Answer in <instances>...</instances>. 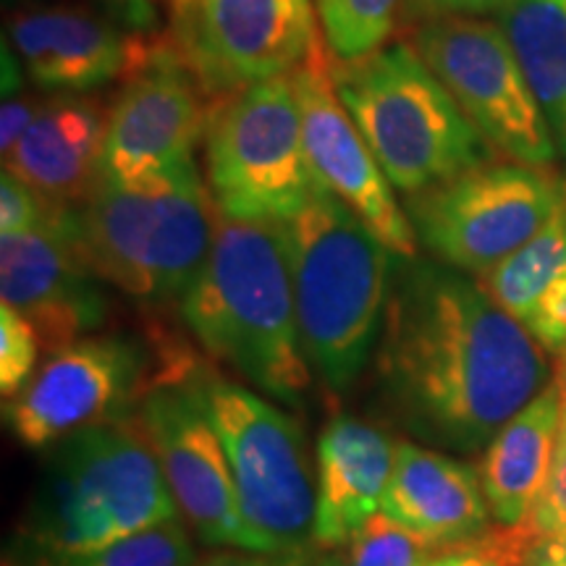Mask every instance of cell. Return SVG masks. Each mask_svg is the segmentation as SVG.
Wrapping results in <instances>:
<instances>
[{"label":"cell","instance_id":"obj_35","mask_svg":"<svg viewBox=\"0 0 566 566\" xmlns=\"http://www.w3.org/2000/svg\"><path fill=\"white\" fill-rule=\"evenodd\" d=\"M118 27L129 32H153L158 27L155 0H101Z\"/></svg>","mask_w":566,"mask_h":566},{"label":"cell","instance_id":"obj_19","mask_svg":"<svg viewBox=\"0 0 566 566\" xmlns=\"http://www.w3.org/2000/svg\"><path fill=\"white\" fill-rule=\"evenodd\" d=\"M396 446L384 430L338 415L323 428L315 451L313 546L334 551L380 514Z\"/></svg>","mask_w":566,"mask_h":566},{"label":"cell","instance_id":"obj_11","mask_svg":"<svg viewBox=\"0 0 566 566\" xmlns=\"http://www.w3.org/2000/svg\"><path fill=\"white\" fill-rule=\"evenodd\" d=\"M195 363L189 354L166 352L137 417L197 537L205 546L250 551L229 457L192 380Z\"/></svg>","mask_w":566,"mask_h":566},{"label":"cell","instance_id":"obj_16","mask_svg":"<svg viewBox=\"0 0 566 566\" xmlns=\"http://www.w3.org/2000/svg\"><path fill=\"white\" fill-rule=\"evenodd\" d=\"M304 147L321 187L336 195L396 258H417V237L394 197V184L338 101L323 51L292 71Z\"/></svg>","mask_w":566,"mask_h":566},{"label":"cell","instance_id":"obj_17","mask_svg":"<svg viewBox=\"0 0 566 566\" xmlns=\"http://www.w3.org/2000/svg\"><path fill=\"white\" fill-rule=\"evenodd\" d=\"M9 42L40 90L74 95L129 76L150 53L124 27L76 6H34L9 21Z\"/></svg>","mask_w":566,"mask_h":566},{"label":"cell","instance_id":"obj_28","mask_svg":"<svg viewBox=\"0 0 566 566\" xmlns=\"http://www.w3.org/2000/svg\"><path fill=\"white\" fill-rule=\"evenodd\" d=\"M530 543L527 527L495 525L472 541L436 548L424 566H525Z\"/></svg>","mask_w":566,"mask_h":566},{"label":"cell","instance_id":"obj_5","mask_svg":"<svg viewBox=\"0 0 566 566\" xmlns=\"http://www.w3.org/2000/svg\"><path fill=\"white\" fill-rule=\"evenodd\" d=\"M218 212L197 163L145 181L97 179L74 208L76 244L105 283L150 307L181 302L208 260Z\"/></svg>","mask_w":566,"mask_h":566},{"label":"cell","instance_id":"obj_21","mask_svg":"<svg viewBox=\"0 0 566 566\" xmlns=\"http://www.w3.org/2000/svg\"><path fill=\"white\" fill-rule=\"evenodd\" d=\"M564 407L556 380L516 412L488 443L480 483L501 527H527L554 464Z\"/></svg>","mask_w":566,"mask_h":566},{"label":"cell","instance_id":"obj_25","mask_svg":"<svg viewBox=\"0 0 566 566\" xmlns=\"http://www.w3.org/2000/svg\"><path fill=\"white\" fill-rule=\"evenodd\" d=\"M197 554L179 516L142 530L137 535L82 556L59 558L42 566H195Z\"/></svg>","mask_w":566,"mask_h":566},{"label":"cell","instance_id":"obj_33","mask_svg":"<svg viewBox=\"0 0 566 566\" xmlns=\"http://www.w3.org/2000/svg\"><path fill=\"white\" fill-rule=\"evenodd\" d=\"M315 548L283 551V554H250V551H221L195 566H310Z\"/></svg>","mask_w":566,"mask_h":566},{"label":"cell","instance_id":"obj_10","mask_svg":"<svg viewBox=\"0 0 566 566\" xmlns=\"http://www.w3.org/2000/svg\"><path fill=\"white\" fill-rule=\"evenodd\" d=\"M412 48L491 150L525 166H554V134L499 24L478 17L436 19L417 27Z\"/></svg>","mask_w":566,"mask_h":566},{"label":"cell","instance_id":"obj_31","mask_svg":"<svg viewBox=\"0 0 566 566\" xmlns=\"http://www.w3.org/2000/svg\"><path fill=\"white\" fill-rule=\"evenodd\" d=\"M525 328L548 354H554V357L566 354V268L535 302Z\"/></svg>","mask_w":566,"mask_h":566},{"label":"cell","instance_id":"obj_27","mask_svg":"<svg viewBox=\"0 0 566 566\" xmlns=\"http://www.w3.org/2000/svg\"><path fill=\"white\" fill-rule=\"evenodd\" d=\"M40 336L19 310L0 304V394L6 401L24 391L38 373Z\"/></svg>","mask_w":566,"mask_h":566},{"label":"cell","instance_id":"obj_39","mask_svg":"<svg viewBox=\"0 0 566 566\" xmlns=\"http://www.w3.org/2000/svg\"><path fill=\"white\" fill-rule=\"evenodd\" d=\"M556 386H558V394H562V407H564V415H566V354H562V357H558Z\"/></svg>","mask_w":566,"mask_h":566},{"label":"cell","instance_id":"obj_36","mask_svg":"<svg viewBox=\"0 0 566 566\" xmlns=\"http://www.w3.org/2000/svg\"><path fill=\"white\" fill-rule=\"evenodd\" d=\"M166 3L168 19H171V32H174V45L184 53L192 42L197 17H200L202 0H163Z\"/></svg>","mask_w":566,"mask_h":566},{"label":"cell","instance_id":"obj_14","mask_svg":"<svg viewBox=\"0 0 566 566\" xmlns=\"http://www.w3.org/2000/svg\"><path fill=\"white\" fill-rule=\"evenodd\" d=\"M74 208L55 205L38 229L0 233L3 304L32 323L42 349L51 354L82 342L108 321L103 279L76 244Z\"/></svg>","mask_w":566,"mask_h":566},{"label":"cell","instance_id":"obj_7","mask_svg":"<svg viewBox=\"0 0 566 566\" xmlns=\"http://www.w3.org/2000/svg\"><path fill=\"white\" fill-rule=\"evenodd\" d=\"M192 380L226 457L252 554H283L313 543L315 478L307 436L279 401L195 363Z\"/></svg>","mask_w":566,"mask_h":566},{"label":"cell","instance_id":"obj_2","mask_svg":"<svg viewBox=\"0 0 566 566\" xmlns=\"http://www.w3.org/2000/svg\"><path fill=\"white\" fill-rule=\"evenodd\" d=\"M179 310L212 359L268 399L304 407L315 373L302 349L286 226L218 216L208 260Z\"/></svg>","mask_w":566,"mask_h":566},{"label":"cell","instance_id":"obj_6","mask_svg":"<svg viewBox=\"0 0 566 566\" xmlns=\"http://www.w3.org/2000/svg\"><path fill=\"white\" fill-rule=\"evenodd\" d=\"M338 101L399 192L491 163V147L415 48L396 42L331 69Z\"/></svg>","mask_w":566,"mask_h":566},{"label":"cell","instance_id":"obj_40","mask_svg":"<svg viewBox=\"0 0 566 566\" xmlns=\"http://www.w3.org/2000/svg\"><path fill=\"white\" fill-rule=\"evenodd\" d=\"M424 564H428V562H424Z\"/></svg>","mask_w":566,"mask_h":566},{"label":"cell","instance_id":"obj_13","mask_svg":"<svg viewBox=\"0 0 566 566\" xmlns=\"http://www.w3.org/2000/svg\"><path fill=\"white\" fill-rule=\"evenodd\" d=\"M200 92L179 48L153 42L113 105L97 179L132 184L197 163L195 147L208 126Z\"/></svg>","mask_w":566,"mask_h":566},{"label":"cell","instance_id":"obj_38","mask_svg":"<svg viewBox=\"0 0 566 566\" xmlns=\"http://www.w3.org/2000/svg\"><path fill=\"white\" fill-rule=\"evenodd\" d=\"M310 566H346L344 554H336V551H328V554H315Z\"/></svg>","mask_w":566,"mask_h":566},{"label":"cell","instance_id":"obj_37","mask_svg":"<svg viewBox=\"0 0 566 566\" xmlns=\"http://www.w3.org/2000/svg\"><path fill=\"white\" fill-rule=\"evenodd\" d=\"M525 566H566V533L533 537Z\"/></svg>","mask_w":566,"mask_h":566},{"label":"cell","instance_id":"obj_18","mask_svg":"<svg viewBox=\"0 0 566 566\" xmlns=\"http://www.w3.org/2000/svg\"><path fill=\"white\" fill-rule=\"evenodd\" d=\"M380 514L433 548L472 541L491 530L480 470L449 451L415 441L396 446Z\"/></svg>","mask_w":566,"mask_h":566},{"label":"cell","instance_id":"obj_23","mask_svg":"<svg viewBox=\"0 0 566 566\" xmlns=\"http://www.w3.org/2000/svg\"><path fill=\"white\" fill-rule=\"evenodd\" d=\"M566 268V202L520 250L480 275V283L509 315L525 323L546 286Z\"/></svg>","mask_w":566,"mask_h":566},{"label":"cell","instance_id":"obj_15","mask_svg":"<svg viewBox=\"0 0 566 566\" xmlns=\"http://www.w3.org/2000/svg\"><path fill=\"white\" fill-rule=\"evenodd\" d=\"M313 0H202L181 55L210 95L286 76L323 51Z\"/></svg>","mask_w":566,"mask_h":566},{"label":"cell","instance_id":"obj_24","mask_svg":"<svg viewBox=\"0 0 566 566\" xmlns=\"http://www.w3.org/2000/svg\"><path fill=\"white\" fill-rule=\"evenodd\" d=\"M325 42L338 61L365 59L384 48L405 0H315Z\"/></svg>","mask_w":566,"mask_h":566},{"label":"cell","instance_id":"obj_4","mask_svg":"<svg viewBox=\"0 0 566 566\" xmlns=\"http://www.w3.org/2000/svg\"><path fill=\"white\" fill-rule=\"evenodd\" d=\"M286 242L302 349L323 386L344 396L378 346L396 254L325 187L286 223Z\"/></svg>","mask_w":566,"mask_h":566},{"label":"cell","instance_id":"obj_26","mask_svg":"<svg viewBox=\"0 0 566 566\" xmlns=\"http://www.w3.org/2000/svg\"><path fill=\"white\" fill-rule=\"evenodd\" d=\"M433 551L386 514H375L352 535L344 562L346 566H424Z\"/></svg>","mask_w":566,"mask_h":566},{"label":"cell","instance_id":"obj_12","mask_svg":"<svg viewBox=\"0 0 566 566\" xmlns=\"http://www.w3.org/2000/svg\"><path fill=\"white\" fill-rule=\"evenodd\" d=\"M150 352L126 334L87 336L51 354L3 417L27 449H51L90 424L132 417L153 386Z\"/></svg>","mask_w":566,"mask_h":566},{"label":"cell","instance_id":"obj_22","mask_svg":"<svg viewBox=\"0 0 566 566\" xmlns=\"http://www.w3.org/2000/svg\"><path fill=\"white\" fill-rule=\"evenodd\" d=\"M495 17L566 160V0H506Z\"/></svg>","mask_w":566,"mask_h":566},{"label":"cell","instance_id":"obj_34","mask_svg":"<svg viewBox=\"0 0 566 566\" xmlns=\"http://www.w3.org/2000/svg\"><path fill=\"white\" fill-rule=\"evenodd\" d=\"M34 116H38V105L30 97H3V108H0V150H3V155H9L17 147V142L30 129Z\"/></svg>","mask_w":566,"mask_h":566},{"label":"cell","instance_id":"obj_32","mask_svg":"<svg viewBox=\"0 0 566 566\" xmlns=\"http://www.w3.org/2000/svg\"><path fill=\"white\" fill-rule=\"evenodd\" d=\"M506 0H405L399 13L401 27H420L449 17H485L499 13Z\"/></svg>","mask_w":566,"mask_h":566},{"label":"cell","instance_id":"obj_29","mask_svg":"<svg viewBox=\"0 0 566 566\" xmlns=\"http://www.w3.org/2000/svg\"><path fill=\"white\" fill-rule=\"evenodd\" d=\"M55 205L48 202L38 189L6 171L0 176V233H21L38 229L53 216Z\"/></svg>","mask_w":566,"mask_h":566},{"label":"cell","instance_id":"obj_8","mask_svg":"<svg viewBox=\"0 0 566 566\" xmlns=\"http://www.w3.org/2000/svg\"><path fill=\"white\" fill-rule=\"evenodd\" d=\"M205 171L216 212L286 226L321 187L304 147L292 76L231 92L208 113Z\"/></svg>","mask_w":566,"mask_h":566},{"label":"cell","instance_id":"obj_1","mask_svg":"<svg viewBox=\"0 0 566 566\" xmlns=\"http://www.w3.org/2000/svg\"><path fill=\"white\" fill-rule=\"evenodd\" d=\"M551 384L546 349L483 283L438 260L396 258L373 386L415 441L478 454Z\"/></svg>","mask_w":566,"mask_h":566},{"label":"cell","instance_id":"obj_3","mask_svg":"<svg viewBox=\"0 0 566 566\" xmlns=\"http://www.w3.org/2000/svg\"><path fill=\"white\" fill-rule=\"evenodd\" d=\"M179 516L139 417L76 430L40 464L6 566L92 554Z\"/></svg>","mask_w":566,"mask_h":566},{"label":"cell","instance_id":"obj_20","mask_svg":"<svg viewBox=\"0 0 566 566\" xmlns=\"http://www.w3.org/2000/svg\"><path fill=\"white\" fill-rule=\"evenodd\" d=\"M108 118L84 97L59 95L40 105L30 129L3 155L6 171L19 176L53 205L87 200L101 176Z\"/></svg>","mask_w":566,"mask_h":566},{"label":"cell","instance_id":"obj_9","mask_svg":"<svg viewBox=\"0 0 566 566\" xmlns=\"http://www.w3.org/2000/svg\"><path fill=\"white\" fill-rule=\"evenodd\" d=\"M566 202L551 168L483 163L407 197L417 244L438 263L483 275L527 244Z\"/></svg>","mask_w":566,"mask_h":566},{"label":"cell","instance_id":"obj_30","mask_svg":"<svg viewBox=\"0 0 566 566\" xmlns=\"http://www.w3.org/2000/svg\"><path fill=\"white\" fill-rule=\"evenodd\" d=\"M527 530L533 537L566 533V415L558 430L554 464H551L546 488L530 516Z\"/></svg>","mask_w":566,"mask_h":566}]
</instances>
